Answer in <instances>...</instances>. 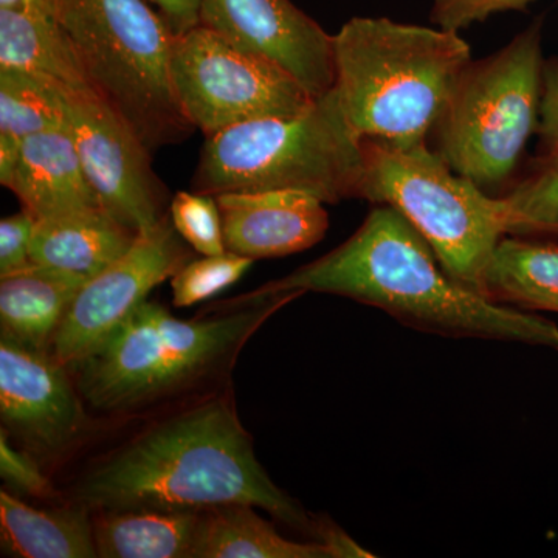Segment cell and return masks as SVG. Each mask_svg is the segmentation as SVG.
Returning <instances> with one entry per match:
<instances>
[{
	"label": "cell",
	"instance_id": "obj_1",
	"mask_svg": "<svg viewBox=\"0 0 558 558\" xmlns=\"http://www.w3.org/2000/svg\"><path fill=\"white\" fill-rule=\"evenodd\" d=\"M330 293L387 312L403 325L451 339L513 341L558 351V326L495 303L450 277L398 209L379 205L328 255L250 296Z\"/></svg>",
	"mask_w": 558,
	"mask_h": 558
},
{
	"label": "cell",
	"instance_id": "obj_2",
	"mask_svg": "<svg viewBox=\"0 0 558 558\" xmlns=\"http://www.w3.org/2000/svg\"><path fill=\"white\" fill-rule=\"evenodd\" d=\"M78 498L95 510L250 505L315 537V521L271 481L226 398L146 429L84 476Z\"/></svg>",
	"mask_w": 558,
	"mask_h": 558
},
{
	"label": "cell",
	"instance_id": "obj_3",
	"mask_svg": "<svg viewBox=\"0 0 558 558\" xmlns=\"http://www.w3.org/2000/svg\"><path fill=\"white\" fill-rule=\"evenodd\" d=\"M333 90L362 140L427 143L472 62L458 32L352 17L332 36Z\"/></svg>",
	"mask_w": 558,
	"mask_h": 558
},
{
	"label": "cell",
	"instance_id": "obj_4",
	"mask_svg": "<svg viewBox=\"0 0 558 558\" xmlns=\"http://www.w3.org/2000/svg\"><path fill=\"white\" fill-rule=\"evenodd\" d=\"M301 293L240 296L222 317L182 322L143 301L94 354L80 363L78 389L92 407L130 410L163 398L230 362L270 315Z\"/></svg>",
	"mask_w": 558,
	"mask_h": 558
},
{
	"label": "cell",
	"instance_id": "obj_5",
	"mask_svg": "<svg viewBox=\"0 0 558 558\" xmlns=\"http://www.w3.org/2000/svg\"><path fill=\"white\" fill-rule=\"evenodd\" d=\"M363 171V140L332 87L299 117L247 121L207 138L191 186L209 196L300 191L339 204L357 199Z\"/></svg>",
	"mask_w": 558,
	"mask_h": 558
},
{
	"label": "cell",
	"instance_id": "obj_6",
	"mask_svg": "<svg viewBox=\"0 0 558 558\" xmlns=\"http://www.w3.org/2000/svg\"><path fill=\"white\" fill-rule=\"evenodd\" d=\"M49 9L78 51L92 89L150 153L196 131L172 89L175 35L148 0H49Z\"/></svg>",
	"mask_w": 558,
	"mask_h": 558
},
{
	"label": "cell",
	"instance_id": "obj_7",
	"mask_svg": "<svg viewBox=\"0 0 558 558\" xmlns=\"http://www.w3.org/2000/svg\"><path fill=\"white\" fill-rule=\"evenodd\" d=\"M365 171L357 199L398 209L424 236L447 274L484 293L488 264L508 234L501 197L458 174L427 143L399 148L363 140Z\"/></svg>",
	"mask_w": 558,
	"mask_h": 558
},
{
	"label": "cell",
	"instance_id": "obj_8",
	"mask_svg": "<svg viewBox=\"0 0 558 558\" xmlns=\"http://www.w3.org/2000/svg\"><path fill=\"white\" fill-rule=\"evenodd\" d=\"M542 39L537 20L498 53L470 62L435 130L440 156L490 196L512 178L538 128Z\"/></svg>",
	"mask_w": 558,
	"mask_h": 558
},
{
	"label": "cell",
	"instance_id": "obj_9",
	"mask_svg": "<svg viewBox=\"0 0 558 558\" xmlns=\"http://www.w3.org/2000/svg\"><path fill=\"white\" fill-rule=\"evenodd\" d=\"M170 75L180 109L207 138L247 121L299 117L317 101L277 62L204 25L174 36Z\"/></svg>",
	"mask_w": 558,
	"mask_h": 558
},
{
	"label": "cell",
	"instance_id": "obj_10",
	"mask_svg": "<svg viewBox=\"0 0 558 558\" xmlns=\"http://www.w3.org/2000/svg\"><path fill=\"white\" fill-rule=\"evenodd\" d=\"M68 131L102 208L135 233L170 216V191L153 170V153L92 89L62 87Z\"/></svg>",
	"mask_w": 558,
	"mask_h": 558
},
{
	"label": "cell",
	"instance_id": "obj_11",
	"mask_svg": "<svg viewBox=\"0 0 558 558\" xmlns=\"http://www.w3.org/2000/svg\"><path fill=\"white\" fill-rule=\"evenodd\" d=\"M191 260V250L167 216L138 234L120 259L84 282L50 344L53 357L76 368L134 314L140 304Z\"/></svg>",
	"mask_w": 558,
	"mask_h": 558
},
{
	"label": "cell",
	"instance_id": "obj_12",
	"mask_svg": "<svg viewBox=\"0 0 558 558\" xmlns=\"http://www.w3.org/2000/svg\"><path fill=\"white\" fill-rule=\"evenodd\" d=\"M201 25L277 62L315 98L336 83L332 36L292 0H202Z\"/></svg>",
	"mask_w": 558,
	"mask_h": 558
},
{
	"label": "cell",
	"instance_id": "obj_13",
	"mask_svg": "<svg viewBox=\"0 0 558 558\" xmlns=\"http://www.w3.org/2000/svg\"><path fill=\"white\" fill-rule=\"evenodd\" d=\"M0 417L7 433L40 453L68 449L84 428L78 395L47 349L0 337Z\"/></svg>",
	"mask_w": 558,
	"mask_h": 558
},
{
	"label": "cell",
	"instance_id": "obj_14",
	"mask_svg": "<svg viewBox=\"0 0 558 558\" xmlns=\"http://www.w3.org/2000/svg\"><path fill=\"white\" fill-rule=\"evenodd\" d=\"M222 215L227 252L248 259L281 258L314 247L329 229L323 202L300 191L223 193L215 196Z\"/></svg>",
	"mask_w": 558,
	"mask_h": 558
},
{
	"label": "cell",
	"instance_id": "obj_15",
	"mask_svg": "<svg viewBox=\"0 0 558 558\" xmlns=\"http://www.w3.org/2000/svg\"><path fill=\"white\" fill-rule=\"evenodd\" d=\"M7 189L16 194L22 209L36 220L102 207L68 130L36 132L25 137Z\"/></svg>",
	"mask_w": 558,
	"mask_h": 558
},
{
	"label": "cell",
	"instance_id": "obj_16",
	"mask_svg": "<svg viewBox=\"0 0 558 558\" xmlns=\"http://www.w3.org/2000/svg\"><path fill=\"white\" fill-rule=\"evenodd\" d=\"M137 238L102 207L81 209L36 220L32 260L90 279L120 259Z\"/></svg>",
	"mask_w": 558,
	"mask_h": 558
},
{
	"label": "cell",
	"instance_id": "obj_17",
	"mask_svg": "<svg viewBox=\"0 0 558 558\" xmlns=\"http://www.w3.org/2000/svg\"><path fill=\"white\" fill-rule=\"evenodd\" d=\"M87 279L33 263L0 277V325L3 336L50 351L54 333Z\"/></svg>",
	"mask_w": 558,
	"mask_h": 558
},
{
	"label": "cell",
	"instance_id": "obj_18",
	"mask_svg": "<svg viewBox=\"0 0 558 558\" xmlns=\"http://www.w3.org/2000/svg\"><path fill=\"white\" fill-rule=\"evenodd\" d=\"M89 509L84 502L36 509L2 490L0 535L3 549L21 558L98 557Z\"/></svg>",
	"mask_w": 558,
	"mask_h": 558
},
{
	"label": "cell",
	"instance_id": "obj_19",
	"mask_svg": "<svg viewBox=\"0 0 558 558\" xmlns=\"http://www.w3.org/2000/svg\"><path fill=\"white\" fill-rule=\"evenodd\" d=\"M0 69L35 73L70 89H92L68 32L46 10L0 9Z\"/></svg>",
	"mask_w": 558,
	"mask_h": 558
},
{
	"label": "cell",
	"instance_id": "obj_20",
	"mask_svg": "<svg viewBox=\"0 0 558 558\" xmlns=\"http://www.w3.org/2000/svg\"><path fill=\"white\" fill-rule=\"evenodd\" d=\"M201 510H98L94 539L102 558H190Z\"/></svg>",
	"mask_w": 558,
	"mask_h": 558
},
{
	"label": "cell",
	"instance_id": "obj_21",
	"mask_svg": "<svg viewBox=\"0 0 558 558\" xmlns=\"http://www.w3.org/2000/svg\"><path fill=\"white\" fill-rule=\"evenodd\" d=\"M190 558H330L322 543L282 537L255 506L227 505L201 510Z\"/></svg>",
	"mask_w": 558,
	"mask_h": 558
},
{
	"label": "cell",
	"instance_id": "obj_22",
	"mask_svg": "<svg viewBox=\"0 0 558 558\" xmlns=\"http://www.w3.org/2000/svg\"><path fill=\"white\" fill-rule=\"evenodd\" d=\"M484 293L502 306L558 312V245L506 234L488 264Z\"/></svg>",
	"mask_w": 558,
	"mask_h": 558
},
{
	"label": "cell",
	"instance_id": "obj_23",
	"mask_svg": "<svg viewBox=\"0 0 558 558\" xmlns=\"http://www.w3.org/2000/svg\"><path fill=\"white\" fill-rule=\"evenodd\" d=\"M62 87L35 73L0 69V132L24 140L36 132L68 130Z\"/></svg>",
	"mask_w": 558,
	"mask_h": 558
},
{
	"label": "cell",
	"instance_id": "obj_24",
	"mask_svg": "<svg viewBox=\"0 0 558 558\" xmlns=\"http://www.w3.org/2000/svg\"><path fill=\"white\" fill-rule=\"evenodd\" d=\"M508 234L537 238L558 234V156H543L506 196Z\"/></svg>",
	"mask_w": 558,
	"mask_h": 558
},
{
	"label": "cell",
	"instance_id": "obj_25",
	"mask_svg": "<svg viewBox=\"0 0 558 558\" xmlns=\"http://www.w3.org/2000/svg\"><path fill=\"white\" fill-rule=\"evenodd\" d=\"M255 260L236 253L191 259L171 278L172 303L191 307L236 284Z\"/></svg>",
	"mask_w": 558,
	"mask_h": 558
},
{
	"label": "cell",
	"instance_id": "obj_26",
	"mask_svg": "<svg viewBox=\"0 0 558 558\" xmlns=\"http://www.w3.org/2000/svg\"><path fill=\"white\" fill-rule=\"evenodd\" d=\"M170 216L182 240L201 255H222L227 252L222 215L215 196L179 191L171 199Z\"/></svg>",
	"mask_w": 558,
	"mask_h": 558
},
{
	"label": "cell",
	"instance_id": "obj_27",
	"mask_svg": "<svg viewBox=\"0 0 558 558\" xmlns=\"http://www.w3.org/2000/svg\"><path fill=\"white\" fill-rule=\"evenodd\" d=\"M532 0H433L432 21L446 31L459 32L502 11L524 10Z\"/></svg>",
	"mask_w": 558,
	"mask_h": 558
},
{
	"label": "cell",
	"instance_id": "obj_28",
	"mask_svg": "<svg viewBox=\"0 0 558 558\" xmlns=\"http://www.w3.org/2000/svg\"><path fill=\"white\" fill-rule=\"evenodd\" d=\"M36 219L21 209L0 222V277L27 269L33 264L32 241Z\"/></svg>",
	"mask_w": 558,
	"mask_h": 558
},
{
	"label": "cell",
	"instance_id": "obj_29",
	"mask_svg": "<svg viewBox=\"0 0 558 558\" xmlns=\"http://www.w3.org/2000/svg\"><path fill=\"white\" fill-rule=\"evenodd\" d=\"M0 476L7 486L25 495H46L49 483L28 454L14 449L5 428L0 429Z\"/></svg>",
	"mask_w": 558,
	"mask_h": 558
},
{
	"label": "cell",
	"instance_id": "obj_30",
	"mask_svg": "<svg viewBox=\"0 0 558 558\" xmlns=\"http://www.w3.org/2000/svg\"><path fill=\"white\" fill-rule=\"evenodd\" d=\"M539 149L543 156H558V58L543 68L542 105L538 120Z\"/></svg>",
	"mask_w": 558,
	"mask_h": 558
},
{
	"label": "cell",
	"instance_id": "obj_31",
	"mask_svg": "<svg viewBox=\"0 0 558 558\" xmlns=\"http://www.w3.org/2000/svg\"><path fill=\"white\" fill-rule=\"evenodd\" d=\"M175 36L201 25L202 0H148Z\"/></svg>",
	"mask_w": 558,
	"mask_h": 558
},
{
	"label": "cell",
	"instance_id": "obj_32",
	"mask_svg": "<svg viewBox=\"0 0 558 558\" xmlns=\"http://www.w3.org/2000/svg\"><path fill=\"white\" fill-rule=\"evenodd\" d=\"M315 538L328 549L330 558H366L374 557L369 550L362 548L354 538L349 537L343 529L332 521H315Z\"/></svg>",
	"mask_w": 558,
	"mask_h": 558
},
{
	"label": "cell",
	"instance_id": "obj_33",
	"mask_svg": "<svg viewBox=\"0 0 558 558\" xmlns=\"http://www.w3.org/2000/svg\"><path fill=\"white\" fill-rule=\"evenodd\" d=\"M22 142L24 140L13 137V135L0 132V183L9 186L14 171H16L17 161H20Z\"/></svg>",
	"mask_w": 558,
	"mask_h": 558
},
{
	"label": "cell",
	"instance_id": "obj_34",
	"mask_svg": "<svg viewBox=\"0 0 558 558\" xmlns=\"http://www.w3.org/2000/svg\"><path fill=\"white\" fill-rule=\"evenodd\" d=\"M0 9L50 11L49 0H0Z\"/></svg>",
	"mask_w": 558,
	"mask_h": 558
}]
</instances>
